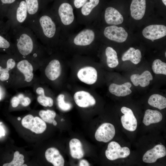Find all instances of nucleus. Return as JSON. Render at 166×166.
<instances>
[{
	"label": "nucleus",
	"instance_id": "1",
	"mask_svg": "<svg viewBox=\"0 0 166 166\" xmlns=\"http://www.w3.org/2000/svg\"><path fill=\"white\" fill-rule=\"evenodd\" d=\"M14 46L25 58L34 52L38 45V39L32 31L25 26L12 28Z\"/></svg>",
	"mask_w": 166,
	"mask_h": 166
},
{
	"label": "nucleus",
	"instance_id": "2",
	"mask_svg": "<svg viewBox=\"0 0 166 166\" xmlns=\"http://www.w3.org/2000/svg\"><path fill=\"white\" fill-rule=\"evenodd\" d=\"M24 26L30 28L38 40L42 41L53 38L56 34V23L46 13H40L36 17L27 20Z\"/></svg>",
	"mask_w": 166,
	"mask_h": 166
},
{
	"label": "nucleus",
	"instance_id": "3",
	"mask_svg": "<svg viewBox=\"0 0 166 166\" xmlns=\"http://www.w3.org/2000/svg\"><path fill=\"white\" fill-rule=\"evenodd\" d=\"M12 28L24 25L28 18L27 7L25 0L21 1L17 5H13L7 13Z\"/></svg>",
	"mask_w": 166,
	"mask_h": 166
},
{
	"label": "nucleus",
	"instance_id": "4",
	"mask_svg": "<svg viewBox=\"0 0 166 166\" xmlns=\"http://www.w3.org/2000/svg\"><path fill=\"white\" fill-rule=\"evenodd\" d=\"M21 124L24 128L37 134L43 133L46 128V124L38 117H34L31 114L27 115L22 119Z\"/></svg>",
	"mask_w": 166,
	"mask_h": 166
},
{
	"label": "nucleus",
	"instance_id": "5",
	"mask_svg": "<svg viewBox=\"0 0 166 166\" xmlns=\"http://www.w3.org/2000/svg\"><path fill=\"white\" fill-rule=\"evenodd\" d=\"M130 154V150L128 147H121L118 143L114 141L109 143L105 152L106 157L111 160L126 158Z\"/></svg>",
	"mask_w": 166,
	"mask_h": 166
},
{
	"label": "nucleus",
	"instance_id": "6",
	"mask_svg": "<svg viewBox=\"0 0 166 166\" xmlns=\"http://www.w3.org/2000/svg\"><path fill=\"white\" fill-rule=\"evenodd\" d=\"M115 134V129L114 125L110 123H105L97 129L95 137L98 141L106 143L113 138Z\"/></svg>",
	"mask_w": 166,
	"mask_h": 166
},
{
	"label": "nucleus",
	"instance_id": "7",
	"mask_svg": "<svg viewBox=\"0 0 166 166\" xmlns=\"http://www.w3.org/2000/svg\"><path fill=\"white\" fill-rule=\"evenodd\" d=\"M105 36L108 39L118 42L125 41L128 37V34L122 27L115 25L106 27L104 32Z\"/></svg>",
	"mask_w": 166,
	"mask_h": 166
},
{
	"label": "nucleus",
	"instance_id": "8",
	"mask_svg": "<svg viewBox=\"0 0 166 166\" xmlns=\"http://www.w3.org/2000/svg\"><path fill=\"white\" fill-rule=\"evenodd\" d=\"M142 33L144 38L153 42L166 36V27L161 25H151L145 27Z\"/></svg>",
	"mask_w": 166,
	"mask_h": 166
},
{
	"label": "nucleus",
	"instance_id": "9",
	"mask_svg": "<svg viewBox=\"0 0 166 166\" xmlns=\"http://www.w3.org/2000/svg\"><path fill=\"white\" fill-rule=\"evenodd\" d=\"M121 111L124 115L121 118V121L123 127L130 131H135L137 127V121L132 110L125 107L121 109Z\"/></svg>",
	"mask_w": 166,
	"mask_h": 166
},
{
	"label": "nucleus",
	"instance_id": "10",
	"mask_svg": "<svg viewBox=\"0 0 166 166\" xmlns=\"http://www.w3.org/2000/svg\"><path fill=\"white\" fill-rule=\"evenodd\" d=\"M166 155V149L162 144H158L152 148L147 151L144 154L142 159L146 163H152L155 162L160 158Z\"/></svg>",
	"mask_w": 166,
	"mask_h": 166
},
{
	"label": "nucleus",
	"instance_id": "11",
	"mask_svg": "<svg viewBox=\"0 0 166 166\" xmlns=\"http://www.w3.org/2000/svg\"><path fill=\"white\" fill-rule=\"evenodd\" d=\"M77 77L81 81L88 85L95 83L97 79V73L96 69L91 66H86L80 69Z\"/></svg>",
	"mask_w": 166,
	"mask_h": 166
},
{
	"label": "nucleus",
	"instance_id": "12",
	"mask_svg": "<svg viewBox=\"0 0 166 166\" xmlns=\"http://www.w3.org/2000/svg\"><path fill=\"white\" fill-rule=\"evenodd\" d=\"M58 14L62 23L68 25L73 22L74 17L72 6L67 3H63L59 6Z\"/></svg>",
	"mask_w": 166,
	"mask_h": 166
},
{
	"label": "nucleus",
	"instance_id": "13",
	"mask_svg": "<svg viewBox=\"0 0 166 166\" xmlns=\"http://www.w3.org/2000/svg\"><path fill=\"white\" fill-rule=\"evenodd\" d=\"M73 98L76 104L80 107L86 108L93 106L96 103L94 97L89 93L84 91L76 92Z\"/></svg>",
	"mask_w": 166,
	"mask_h": 166
},
{
	"label": "nucleus",
	"instance_id": "14",
	"mask_svg": "<svg viewBox=\"0 0 166 166\" xmlns=\"http://www.w3.org/2000/svg\"><path fill=\"white\" fill-rule=\"evenodd\" d=\"M94 38L95 34L93 31L90 29H85L77 35L74 39L73 42L77 45H87L91 44Z\"/></svg>",
	"mask_w": 166,
	"mask_h": 166
},
{
	"label": "nucleus",
	"instance_id": "15",
	"mask_svg": "<svg viewBox=\"0 0 166 166\" xmlns=\"http://www.w3.org/2000/svg\"><path fill=\"white\" fill-rule=\"evenodd\" d=\"M145 9V0H132L130 10L131 15L134 19H141L144 15Z\"/></svg>",
	"mask_w": 166,
	"mask_h": 166
},
{
	"label": "nucleus",
	"instance_id": "16",
	"mask_svg": "<svg viewBox=\"0 0 166 166\" xmlns=\"http://www.w3.org/2000/svg\"><path fill=\"white\" fill-rule=\"evenodd\" d=\"M105 19L107 24L114 25L120 24L124 20L123 17L121 14L116 9L111 7L106 9Z\"/></svg>",
	"mask_w": 166,
	"mask_h": 166
},
{
	"label": "nucleus",
	"instance_id": "17",
	"mask_svg": "<svg viewBox=\"0 0 166 166\" xmlns=\"http://www.w3.org/2000/svg\"><path fill=\"white\" fill-rule=\"evenodd\" d=\"M47 160L52 163L54 166H63L65 160L59 150L57 148L51 147L47 149L45 153Z\"/></svg>",
	"mask_w": 166,
	"mask_h": 166
},
{
	"label": "nucleus",
	"instance_id": "18",
	"mask_svg": "<svg viewBox=\"0 0 166 166\" xmlns=\"http://www.w3.org/2000/svg\"><path fill=\"white\" fill-rule=\"evenodd\" d=\"M45 74L50 80L54 81L60 76L61 67L59 61L57 59H53L50 61L45 69Z\"/></svg>",
	"mask_w": 166,
	"mask_h": 166
},
{
	"label": "nucleus",
	"instance_id": "19",
	"mask_svg": "<svg viewBox=\"0 0 166 166\" xmlns=\"http://www.w3.org/2000/svg\"><path fill=\"white\" fill-rule=\"evenodd\" d=\"M130 79L135 86L140 85L142 87H145L149 85L150 81L153 80V77L149 71L146 70L140 75L138 74L132 75Z\"/></svg>",
	"mask_w": 166,
	"mask_h": 166
},
{
	"label": "nucleus",
	"instance_id": "20",
	"mask_svg": "<svg viewBox=\"0 0 166 166\" xmlns=\"http://www.w3.org/2000/svg\"><path fill=\"white\" fill-rule=\"evenodd\" d=\"M131 86V84L129 82L121 85L112 83L109 87V90L111 93L117 96L124 97L131 93L132 91L130 88Z\"/></svg>",
	"mask_w": 166,
	"mask_h": 166
},
{
	"label": "nucleus",
	"instance_id": "21",
	"mask_svg": "<svg viewBox=\"0 0 166 166\" xmlns=\"http://www.w3.org/2000/svg\"><path fill=\"white\" fill-rule=\"evenodd\" d=\"M18 69L25 76V81L27 82L31 81L33 78V68L32 64L27 60L23 59L17 64Z\"/></svg>",
	"mask_w": 166,
	"mask_h": 166
},
{
	"label": "nucleus",
	"instance_id": "22",
	"mask_svg": "<svg viewBox=\"0 0 166 166\" xmlns=\"http://www.w3.org/2000/svg\"><path fill=\"white\" fill-rule=\"evenodd\" d=\"M70 154L73 158L80 159L84 155L82 144L80 141L76 138L71 140L69 142Z\"/></svg>",
	"mask_w": 166,
	"mask_h": 166
},
{
	"label": "nucleus",
	"instance_id": "23",
	"mask_svg": "<svg viewBox=\"0 0 166 166\" xmlns=\"http://www.w3.org/2000/svg\"><path fill=\"white\" fill-rule=\"evenodd\" d=\"M162 117V114L159 111L148 109L145 111L142 122L145 125L148 126L160 122Z\"/></svg>",
	"mask_w": 166,
	"mask_h": 166
},
{
	"label": "nucleus",
	"instance_id": "24",
	"mask_svg": "<svg viewBox=\"0 0 166 166\" xmlns=\"http://www.w3.org/2000/svg\"><path fill=\"white\" fill-rule=\"evenodd\" d=\"M141 57L140 50L130 47L123 54L122 60L123 61H130L134 64H137L140 61Z\"/></svg>",
	"mask_w": 166,
	"mask_h": 166
},
{
	"label": "nucleus",
	"instance_id": "25",
	"mask_svg": "<svg viewBox=\"0 0 166 166\" xmlns=\"http://www.w3.org/2000/svg\"><path fill=\"white\" fill-rule=\"evenodd\" d=\"M12 28L10 25L6 28L3 34L0 33V48L3 49L4 50L9 49L14 44L12 43Z\"/></svg>",
	"mask_w": 166,
	"mask_h": 166
},
{
	"label": "nucleus",
	"instance_id": "26",
	"mask_svg": "<svg viewBox=\"0 0 166 166\" xmlns=\"http://www.w3.org/2000/svg\"><path fill=\"white\" fill-rule=\"evenodd\" d=\"M25 1L28 10L27 20L37 16L40 13L41 8L39 0H25Z\"/></svg>",
	"mask_w": 166,
	"mask_h": 166
},
{
	"label": "nucleus",
	"instance_id": "27",
	"mask_svg": "<svg viewBox=\"0 0 166 166\" xmlns=\"http://www.w3.org/2000/svg\"><path fill=\"white\" fill-rule=\"evenodd\" d=\"M148 103L150 105L160 110L166 107V98L159 94L151 95L148 99Z\"/></svg>",
	"mask_w": 166,
	"mask_h": 166
},
{
	"label": "nucleus",
	"instance_id": "28",
	"mask_svg": "<svg viewBox=\"0 0 166 166\" xmlns=\"http://www.w3.org/2000/svg\"><path fill=\"white\" fill-rule=\"evenodd\" d=\"M105 53L108 67L111 68L117 67L119 64V61L116 51L113 48L108 47L106 49Z\"/></svg>",
	"mask_w": 166,
	"mask_h": 166
},
{
	"label": "nucleus",
	"instance_id": "29",
	"mask_svg": "<svg viewBox=\"0 0 166 166\" xmlns=\"http://www.w3.org/2000/svg\"><path fill=\"white\" fill-rule=\"evenodd\" d=\"M152 69L154 73L166 75V63L161 60H155L152 64Z\"/></svg>",
	"mask_w": 166,
	"mask_h": 166
},
{
	"label": "nucleus",
	"instance_id": "30",
	"mask_svg": "<svg viewBox=\"0 0 166 166\" xmlns=\"http://www.w3.org/2000/svg\"><path fill=\"white\" fill-rule=\"evenodd\" d=\"M39 115L41 119L45 122L52 123L56 116V113L50 110H41L40 111Z\"/></svg>",
	"mask_w": 166,
	"mask_h": 166
},
{
	"label": "nucleus",
	"instance_id": "31",
	"mask_svg": "<svg viewBox=\"0 0 166 166\" xmlns=\"http://www.w3.org/2000/svg\"><path fill=\"white\" fill-rule=\"evenodd\" d=\"M24 157L22 154H20L18 151H15L12 160L9 163L3 164V166H22L24 162Z\"/></svg>",
	"mask_w": 166,
	"mask_h": 166
},
{
	"label": "nucleus",
	"instance_id": "32",
	"mask_svg": "<svg viewBox=\"0 0 166 166\" xmlns=\"http://www.w3.org/2000/svg\"><path fill=\"white\" fill-rule=\"evenodd\" d=\"M99 0H89V2L86 3L83 6L81 9V12L83 15L87 16L91 12L93 9L99 3Z\"/></svg>",
	"mask_w": 166,
	"mask_h": 166
},
{
	"label": "nucleus",
	"instance_id": "33",
	"mask_svg": "<svg viewBox=\"0 0 166 166\" xmlns=\"http://www.w3.org/2000/svg\"><path fill=\"white\" fill-rule=\"evenodd\" d=\"M57 101L58 107L63 111L69 110L72 107V105L71 104L65 102L64 95L63 94H60L58 96Z\"/></svg>",
	"mask_w": 166,
	"mask_h": 166
},
{
	"label": "nucleus",
	"instance_id": "34",
	"mask_svg": "<svg viewBox=\"0 0 166 166\" xmlns=\"http://www.w3.org/2000/svg\"><path fill=\"white\" fill-rule=\"evenodd\" d=\"M37 101L40 105L45 107H51L53 103V99L50 97L45 96V94L39 96Z\"/></svg>",
	"mask_w": 166,
	"mask_h": 166
},
{
	"label": "nucleus",
	"instance_id": "35",
	"mask_svg": "<svg viewBox=\"0 0 166 166\" xmlns=\"http://www.w3.org/2000/svg\"><path fill=\"white\" fill-rule=\"evenodd\" d=\"M15 64V62L13 59L12 58H9L7 61L6 68L9 71L14 68Z\"/></svg>",
	"mask_w": 166,
	"mask_h": 166
},
{
	"label": "nucleus",
	"instance_id": "36",
	"mask_svg": "<svg viewBox=\"0 0 166 166\" xmlns=\"http://www.w3.org/2000/svg\"><path fill=\"white\" fill-rule=\"evenodd\" d=\"M20 103L24 106H28L31 102V100L28 97H24L20 100Z\"/></svg>",
	"mask_w": 166,
	"mask_h": 166
},
{
	"label": "nucleus",
	"instance_id": "37",
	"mask_svg": "<svg viewBox=\"0 0 166 166\" xmlns=\"http://www.w3.org/2000/svg\"><path fill=\"white\" fill-rule=\"evenodd\" d=\"M87 0H74V5L77 8L82 7L86 2Z\"/></svg>",
	"mask_w": 166,
	"mask_h": 166
},
{
	"label": "nucleus",
	"instance_id": "38",
	"mask_svg": "<svg viewBox=\"0 0 166 166\" xmlns=\"http://www.w3.org/2000/svg\"><path fill=\"white\" fill-rule=\"evenodd\" d=\"M11 103L12 106L16 108L20 103V101L18 97H14L11 99Z\"/></svg>",
	"mask_w": 166,
	"mask_h": 166
},
{
	"label": "nucleus",
	"instance_id": "39",
	"mask_svg": "<svg viewBox=\"0 0 166 166\" xmlns=\"http://www.w3.org/2000/svg\"><path fill=\"white\" fill-rule=\"evenodd\" d=\"M9 77V72H3L1 73L0 75V80L2 81H4L7 80Z\"/></svg>",
	"mask_w": 166,
	"mask_h": 166
},
{
	"label": "nucleus",
	"instance_id": "40",
	"mask_svg": "<svg viewBox=\"0 0 166 166\" xmlns=\"http://www.w3.org/2000/svg\"><path fill=\"white\" fill-rule=\"evenodd\" d=\"M79 165L80 166H90V164L87 160L83 159L80 161Z\"/></svg>",
	"mask_w": 166,
	"mask_h": 166
},
{
	"label": "nucleus",
	"instance_id": "41",
	"mask_svg": "<svg viewBox=\"0 0 166 166\" xmlns=\"http://www.w3.org/2000/svg\"><path fill=\"white\" fill-rule=\"evenodd\" d=\"M2 2L5 4H14L16 0H1Z\"/></svg>",
	"mask_w": 166,
	"mask_h": 166
},
{
	"label": "nucleus",
	"instance_id": "42",
	"mask_svg": "<svg viewBox=\"0 0 166 166\" xmlns=\"http://www.w3.org/2000/svg\"><path fill=\"white\" fill-rule=\"evenodd\" d=\"M37 93L40 95L45 94L44 89L42 87H39L36 90Z\"/></svg>",
	"mask_w": 166,
	"mask_h": 166
},
{
	"label": "nucleus",
	"instance_id": "43",
	"mask_svg": "<svg viewBox=\"0 0 166 166\" xmlns=\"http://www.w3.org/2000/svg\"><path fill=\"white\" fill-rule=\"evenodd\" d=\"M9 70L6 68H3L0 66V74L2 73L9 72Z\"/></svg>",
	"mask_w": 166,
	"mask_h": 166
},
{
	"label": "nucleus",
	"instance_id": "44",
	"mask_svg": "<svg viewBox=\"0 0 166 166\" xmlns=\"http://www.w3.org/2000/svg\"><path fill=\"white\" fill-rule=\"evenodd\" d=\"M52 123L53 124V125L54 126H56L57 124V121L55 120H54L53 121Z\"/></svg>",
	"mask_w": 166,
	"mask_h": 166
},
{
	"label": "nucleus",
	"instance_id": "45",
	"mask_svg": "<svg viewBox=\"0 0 166 166\" xmlns=\"http://www.w3.org/2000/svg\"><path fill=\"white\" fill-rule=\"evenodd\" d=\"M164 4V5L166 6V0H162Z\"/></svg>",
	"mask_w": 166,
	"mask_h": 166
},
{
	"label": "nucleus",
	"instance_id": "46",
	"mask_svg": "<svg viewBox=\"0 0 166 166\" xmlns=\"http://www.w3.org/2000/svg\"><path fill=\"white\" fill-rule=\"evenodd\" d=\"M1 91L0 88V100L1 99Z\"/></svg>",
	"mask_w": 166,
	"mask_h": 166
},
{
	"label": "nucleus",
	"instance_id": "47",
	"mask_svg": "<svg viewBox=\"0 0 166 166\" xmlns=\"http://www.w3.org/2000/svg\"><path fill=\"white\" fill-rule=\"evenodd\" d=\"M21 119V118L20 117H18V121L20 120Z\"/></svg>",
	"mask_w": 166,
	"mask_h": 166
},
{
	"label": "nucleus",
	"instance_id": "48",
	"mask_svg": "<svg viewBox=\"0 0 166 166\" xmlns=\"http://www.w3.org/2000/svg\"><path fill=\"white\" fill-rule=\"evenodd\" d=\"M27 166V165L26 164H23L22 165V166Z\"/></svg>",
	"mask_w": 166,
	"mask_h": 166
},
{
	"label": "nucleus",
	"instance_id": "49",
	"mask_svg": "<svg viewBox=\"0 0 166 166\" xmlns=\"http://www.w3.org/2000/svg\"><path fill=\"white\" fill-rule=\"evenodd\" d=\"M165 57H166V52H165Z\"/></svg>",
	"mask_w": 166,
	"mask_h": 166
}]
</instances>
